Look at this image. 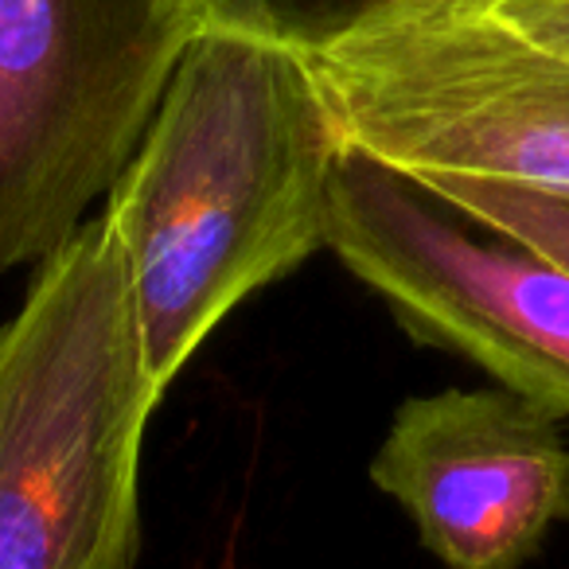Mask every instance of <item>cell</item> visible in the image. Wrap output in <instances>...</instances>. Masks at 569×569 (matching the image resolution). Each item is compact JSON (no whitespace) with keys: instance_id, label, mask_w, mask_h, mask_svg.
<instances>
[{"instance_id":"277c9868","label":"cell","mask_w":569,"mask_h":569,"mask_svg":"<svg viewBox=\"0 0 569 569\" xmlns=\"http://www.w3.org/2000/svg\"><path fill=\"white\" fill-rule=\"evenodd\" d=\"M207 24L203 0H0V273L110 196Z\"/></svg>"},{"instance_id":"9c48e42d","label":"cell","mask_w":569,"mask_h":569,"mask_svg":"<svg viewBox=\"0 0 569 569\" xmlns=\"http://www.w3.org/2000/svg\"><path fill=\"white\" fill-rule=\"evenodd\" d=\"M472 4L527 40L569 51V0H472Z\"/></svg>"},{"instance_id":"ba28073f","label":"cell","mask_w":569,"mask_h":569,"mask_svg":"<svg viewBox=\"0 0 569 569\" xmlns=\"http://www.w3.org/2000/svg\"><path fill=\"white\" fill-rule=\"evenodd\" d=\"M441 199H449L457 211L468 219L483 222L491 230L519 238V242L535 246L538 253L553 258L558 266L569 269V203L566 199H546L535 191L503 188V183H483V180H457V176H433V180H418Z\"/></svg>"},{"instance_id":"7a4b0ae2","label":"cell","mask_w":569,"mask_h":569,"mask_svg":"<svg viewBox=\"0 0 569 569\" xmlns=\"http://www.w3.org/2000/svg\"><path fill=\"white\" fill-rule=\"evenodd\" d=\"M118 230L87 219L0 328V569H133L160 406Z\"/></svg>"},{"instance_id":"3957f363","label":"cell","mask_w":569,"mask_h":569,"mask_svg":"<svg viewBox=\"0 0 569 569\" xmlns=\"http://www.w3.org/2000/svg\"><path fill=\"white\" fill-rule=\"evenodd\" d=\"M343 144L413 176L569 203V51L472 0H418L309 59Z\"/></svg>"},{"instance_id":"6da1fadb","label":"cell","mask_w":569,"mask_h":569,"mask_svg":"<svg viewBox=\"0 0 569 569\" xmlns=\"http://www.w3.org/2000/svg\"><path fill=\"white\" fill-rule=\"evenodd\" d=\"M340 152L309 56L227 24L196 36L102 207L160 395L246 297L328 250Z\"/></svg>"},{"instance_id":"5b68a950","label":"cell","mask_w":569,"mask_h":569,"mask_svg":"<svg viewBox=\"0 0 569 569\" xmlns=\"http://www.w3.org/2000/svg\"><path fill=\"white\" fill-rule=\"evenodd\" d=\"M328 250L421 343L569 418L566 266L351 144L328 191Z\"/></svg>"},{"instance_id":"52a82bcc","label":"cell","mask_w":569,"mask_h":569,"mask_svg":"<svg viewBox=\"0 0 569 569\" xmlns=\"http://www.w3.org/2000/svg\"><path fill=\"white\" fill-rule=\"evenodd\" d=\"M203 4L211 12V24L266 36L312 59L343 36L418 0H203Z\"/></svg>"},{"instance_id":"8992f818","label":"cell","mask_w":569,"mask_h":569,"mask_svg":"<svg viewBox=\"0 0 569 569\" xmlns=\"http://www.w3.org/2000/svg\"><path fill=\"white\" fill-rule=\"evenodd\" d=\"M371 483L445 569H519L569 519L561 418L503 387L406 398L371 457Z\"/></svg>"}]
</instances>
